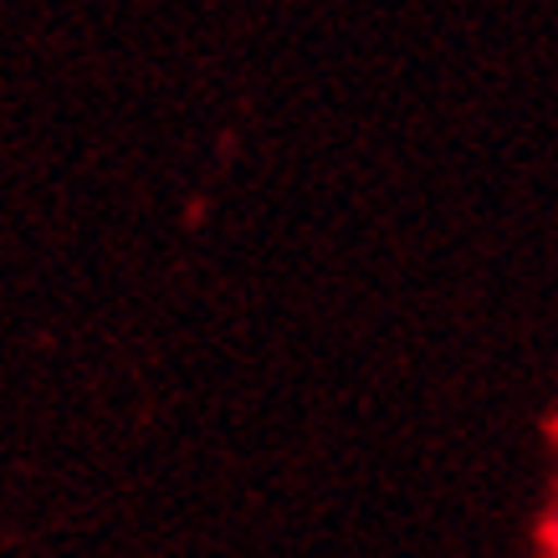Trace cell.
I'll return each instance as SVG.
<instances>
[{
    "label": "cell",
    "instance_id": "obj_1",
    "mask_svg": "<svg viewBox=\"0 0 558 558\" xmlns=\"http://www.w3.org/2000/svg\"><path fill=\"white\" fill-rule=\"evenodd\" d=\"M543 538H548V548H554V558H558V508H554V518H548V533H543Z\"/></svg>",
    "mask_w": 558,
    "mask_h": 558
}]
</instances>
